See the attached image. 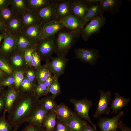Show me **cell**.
Masks as SVG:
<instances>
[{"label":"cell","mask_w":131,"mask_h":131,"mask_svg":"<svg viewBox=\"0 0 131 131\" xmlns=\"http://www.w3.org/2000/svg\"><path fill=\"white\" fill-rule=\"evenodd\" d=\"M5 92H2L0 94V115L2 111L4 110L5 107Z\"/></svg>","instance_id":"47"},{"label":"cell","mask_w":131,"mask_h":131,"mask_svg":"<svg viewBox=\"0 0 131 131\" xmlns=\"http://www.w3.org/2000/svg\"><path fill=\"white\" fill-rule=\"evenodd\" d=\"M3 112L0 117V131H11L13 128L6 118V112L3 110Z\"/></svg>","instance_id":"36"},{"label":"cell","mask_w":131,"mask_h":131,"mask_svg":"<svg viewBox=\"0 0 131 131\" xmlns=\"http://www.w3.org/2000/svg\"><path fill=\"white\" fill-rule=\"evenodd\" d=\"M4 74L3 72L0 69V78L3 77L4 76Z\"/></svg>","instance_id":"54"},{"label":"cell","mask_w":131,"mask_h":131,"mask_svg":"<svg viewBox=\"0 0 131 131\" xmlns=\"http://www.w3.org/2000/svg\"><path fill=\"white\" fill-rule=\"evenodd\" d=\"M72 0H56L55 9L57 21L72 14Z\"/></svg>","instance_id":"13"},{"label":"cell","mask_w":131,"mask_h":131,"mask_svg":"<svg viewBox=\"0 0 131 131\" xmlns=\"http://www.w3.org/2000/svg\"><path fill=\"white\" fill-rule=\"evenodd\" d=\"M82 131H98L87 123L85 124L83 127Z\"/></svg>","instance_id":"50"},{"label":"cell","mask_w":131,"mask_h":131,"mask_svg":"<svg viewBox=\"0 0 131 131\" xmlns=\"http://www.w3.org/2000/svg\"><path fill=\"white\" fill-rule=\"evenodd\" d=\"M100 2L88 5L86 15L82 20V28L84 26L88 21L103 13L100 8Z\"/></svg>","instance_id":"21"},{"label":"cell","mask_w":131,"mask_h":131,"mask_svg":"<svg viewBox=\"0 0 131 131\" xmlns=\"http://www.w3.org/2000/svg\"><path fill=\"white\" fill-rule=\"evenodd\" d=\"M19 92V89H17L15 86L9 87L5 92V104L3 110L8 112L9 111L17 98Z\"/></svg>","instance_id":"17"},{"label":"cell","mask_w":131,"mask_h":131,"mask_svg":"<svg viewBox=\"0 0 131 131\" xmlns=\"http://www.w3.org/2000/svg\"><path fill=\"white\" fill-rule=\"evenodd\" d=\"M14 86V79L13 76L4 79L0 83V87L8 86V87Z\"/></svg>","instance_id":"44"},{"label":"cell","mask_w":131,"mask_h":131,"mask_svg":"<svg viewBox=\"0 0 131 131\" xmlns=\"http://www.w3.org/2000/svg\"><path fill=\"white\" fill-rule=\"evenodd\" d=\"M56 0H51L47 6L37 10L40 24L57 21L55 9Z\"/></svg>","instance_id":"8"},{"label":"cell","mask_w":131,"mask_h":131,"mask_svg":"<svg viewBox=\"0 0 131 131\" xmlns=\"http://www.w3.org/2000/svg\"><path fill=\"white\" fill-rule=\"evenodd\" d=\"M48 112L39 105L34 111L27 122L28 124L42 125Z\"/></svg>","instance_id":"22"},{"label":"cell","mask_w":131,"mask_h":131,"mask_svg":"<svg viewBox=\"0 0 131 131\" xmlns=\"http://www.w3.org/2000/svg\"><path fill=\"white\" fill-rule=\"evenodd\" d=\"M54 112L56 114L57 120L67 122L74 113L63 103L58 105Z\"/></svg>","instance_id":"23"},{"label":"cell","mask_w":131,"mask_h":131,"mask_svg":"<svg viewBox=\"0 0 131 131\" xmlns=\"http://www.w3.org/2000/svg\"><path fill=\"white\" fill-rule=\"evenodd\" d=\"M37 71L33 70L27 71L26 74V78L31 82L35 83V81L36 80Z\"/></svg>","instance_id":"45"},{"label":"cell","mask_w":131,"mask_h":131,"mask_svg":"<svg viewBox=\"0 0 131 131\" xmlns=\"http://www.w3.org/2000/svg\"><path fill=\"white\" fill-rule=\"evenodd\" d=\"M88 5L94 3L100 2L101 0H84Z\"/></svg>","instance_id":"52"},{"label":"cell","mask_w":131,"mask_h":131,"mask_svg":"<svg viewBox=\"0 0 131 131\" xmlns=\"http://www.w3.org/2000/svg\"><path fill=\"white\" fill-rule=\"evenodd\" d=\"M17 15L9 7L0 10V18L6 26Z\"/></svg>","instance_id":"32"},{"label":"cell","mask_w":131,"mask_h":131,"mask_svg":"<svg viewBox=\"0 0 131 131\" xmlns=\"http://www.w3.org/2000/svg\"><path fill=\"white\" fill-rule=\"evenodd\" d=\"M3 39L0 53L5 56L10 55L16 50V34L6 32Z\"/></svg>","instance_id":"12"},{"label":"cell","mask_w":131,"mask_h":131,"mask_svg":"<svg viewBox=\"0 0 131 131\" xmlns=\"http://www.w3.org/2000/svg\"><path fill=\"white\" fill-rule=\"evenodd\" d=\"M41 59L37 50L33 51L32 54L31 65L37 71L42 66Z\"/></svg>","instance_id":"38"},{"label":"cell","mask_w":131,"mask_h":131,"mask_svg":"<svg viewBox=\"0 0 131 131\" xmlns=\"http://www.w3.org/2000/svg\"><path fill=\"white\" fill-rule=\"evenodd\" d=\"M13 65L17 67L22 66L24 63L23 52L16 50L10 55Z\"/></svg>","instance_id":"33"},{"label":"cell","mask_w":131,"mask_h":131,"mask_svg":"<svg viewBox=\"0 0 131 131\" xmlns=\"http://www.w3.org/2000/svg\"><path fill=\"white\" fill-rule=\"evenodd\" d=\"M51 59L46 63L48 68L53 76L58 78L64 73L68 59L66 57L61 56L52 57Z\"/></svg>","instance_id":"7"},{"label":"cell","mask_w":131,"mask_h":131,"mask_svg":"<svg viewBox=\"0 0 131 131\" xmlns=\"http://www.w3.org/2000/svg\"><path fill=\"white\" fill-rule=\"evenodd\" d=\"M118 128L121 131H131V128L126 126L122 120L119 121L118 125Z\"/></svg>","instance_id":"46"},{"label":"cell","mask_w":131,"mask_h":131,"mask_svg":"<svg viewBox=\"0 0 131 131\" xmlns=\"http://www.w3.org/2000/svg\"><path fill=\"white\" fill-rule=\"evenodd\" d=\"M6 32V26L0 18V32L2 34H4Z\"/></svg>","instance_id":"51"},{"label":"cell","mask_w":131,"mask_h":131,"mask_svg":"<svg viewBox=\"0 0 131 131\" xmlns=\"http://www.w3.org/2000/svg\"><path fill=\"white\" fill-rule=\"evenodd\" d=\"M70 101L74 105L77 115L88 121L91 124L94 128L96 129V125L91 121L89 115V111L93 105L92 101L88 100L86 98L80 100L71 98Z\"/></svg>","instance_id":"5"},{"label":"cell","mask_w":131,"mask_h":131,"mask_svg":"<svg viewBox=\"0 0 131 131\" xmlns=\"http://www.w3.org/2000/svg\"><path fill=\"white\" fill-rule=\"evenodd\" d=\"M65 28L64 25L58 21L42 24L41 26L40 40L55 35Z\"/></svg>","instance_id":"11"},{"label":"cell","mask_w":131,"mask_h":131,"mask_svg":"<svg viewBox=\"0 0 131 131\" xmlns=\"http://www.w3.org/2000/svg\"><path fill=\"white\" fill-rule=\"evenodd\" d=\"M58 78L53 76L52 83L49 89V92L52 95L56 97L60 93L61 89Z\"/></svg>","instance_id":"35"},{"label":"cell","mask_w":131,"mask_h":131,"mask_svg":"<svg viewBox=\"0 0 131 131\" xmlns=\"http://www.w3.org/2000/svg\"><path fill=\"white\" fill-rule=\"evenodd\" d=\"M115 98L111 100L110 108L112 110L111 114H117L129 103L130 100L121 96L119 93H115Z\"/></svg>","instance_id":"20"},{"label":"cell","mask_w":131,"mask_h":131,"mask_svg":"<svg viewBox=\"0 0 131 131\" xmlns=\"http://www.w3.org/2000/svg\"><path fill=\"white\" fill-rule=\"evenodd\" d=\"M14 86L17 89H19L20 85L24 78V73L22 71L16 72L14 74Z\"/></svg>","instance_id":"39"},{"label":"cell","mask_w":131,"mask_h":131,"mask_svg":"<svg viewBox=\"0 0 131 131\" xmlns=\"http://www.w3.org/2000/svg\"><path fill=\"white\" fill-rule=\"evenodd\" d=\"M56 119V115L54 112L48 113L42 124L46 131H54Z\"/></svg>","instance_id":"28"},{"label":"cell","mask_w":131,"mask_h":131,"mask_svg":"<svg viewBox=\"0 0 131 131\" xmlns=\"http://www.w3.org/2000/svg\"><path fill=\"white\" fill-rule=\"evenodd\" d=\"M87 123L74 113L67 122L71 131H82L83 127Z\"/></svg>","instance_id":"27"},{"label":"cell","mask_w":131,"mask_h":131,"mask_svg":"<svg viewBox=\"0 0 131 131\" xmlns=\"http://www.w3.org/2000/svg\"><path fill=\"white\" fill-rule=\"evenodd\" d=\"M36 84L33 82L26 78H24L19 88L20 91L22 92H33Z\"/></svg>","instance_id":"34"},{"label":"cell","mask_w":131,"mask_h":131,"mask_svg":"<svg viewBox=\"0 0 131 131\" xmlns=\"http://www.w3.org/2000/svg\"><path fill=\"white\" fill-rule=\"evenodd\" d=\"M9 6L16 14L20 15L28 10L25 0H10Z\"/></svg>","instance_id":"29"},{"label":"cell","mask_w":131,"mask_h":131,"mask_svg":"<svg viewBox=\"0 0 131 131\" xmlns=\"http://www.w3.org/2000/svg\"><path fill=\"white\" fill-rule=\"evenodd\" d=\"M4 36V34H0V43L1 41L3 39Z\"/></svg>","instance_id":"53"},{"label":"cell","mask_w":131,"mask_h":131,"mask_svg":"<svg viewBox=\"0 0 131 131\" xmlns=\"http://www.w3.org/2000/svg\"><path fill=\"white\" fill-rule=\"evenodd\" d=\"M51 74L50 72L47 63L40 68L37 71L36 81L37 83H43L50 76Z\"/></svg>","instance_id":"31"},{"label":"cell","mask_w":131,"mask_h":131,"mask_svg":"<svg viewBox=\"0 0 131 131\" xmlns=\"http://www.w3.org/2000/svg\"><path fill=\"white\" fill-rule=\"evenodd\" d=\"M39 99L33 92L20 91L17 98L8 112L7 120L13 128H18L27 122L39 105Z\"/></svg>","instance_id":"1"},{"label":"cell","mask_w":131,"mask_h":131,"mask_svg":"<svg viewBox=\"0 0 131 131\" xmlns=\"http://www.w3.org/2000/svg\"><path fill=\"white\" fill-rule=\"evenodd\" d=\"M20 15L24 28L40 24L36 11L28 10Z\"/></svg>","instance_id":"19"},{"label":"cell","mask_w":131,"mask_h":131,"mask_svg":"<svg viewBox=\"0 0 131 131\" xmlns=\"http://www.w3.org/2000/svg\"><path fill=\"white\" fill-rule=\"evenodd\" d=\"M24 28L20 15H17L11 19L6 26V32L16 34L21 32Z\"/></svg>","instance_id":"25"},{"label":"cell","mask_w":131,"mask_h":131,"mask_svg":"<svg viewBox=\"0 0 131 131\" xmlns=\"http://www.w3.org/2000/svg\"><path fill=\"white\" fill-rule=\"evenodd\" d=\"M53 76L51 75L43 83V84L48 91L49 89L50 86L53 80Z\"/></svg>","instance_id":"49"},{"label":"cell","mask_w":131,"mask_h":131,"mask_svg":"<svg viewBox=\"0 0 131 131\" xmlns=\"http://www.w3.org/2000/svg\"><path fill=\"white\" fill-rule=\"evenodd\" d=\"M18 128H13L12 130L11 131H18Z\"/></svg>","instance_id":"55"},{"label":"cell","mask_w":131,"mask_h":131,"mask_svg":"<svg viewBox=\"0 0 131 131\" xmlns=\"http://www.w3.org/2000/svg\"><path fill=\"white\" fill-rule=\"evenodd\" d=\"M106 19L103 13L94 18L84 27L81 28V35L83 39L87 41L93 34L98 32L104 25Z\"/></svg>","instance_id":"4"},{"label":"cell","mask_w":131,"mask_h":131,"mask_svg":"<svg viewBox=\"0 0 131 131\" xmlns=\"http://www.w3.org/2000/svg\"><path fill=\"white\" fill-rule=\"evenodd\" d=\"M42 25L24 28L21 32L31 40L37 43L40 40Z\"/></svg>","instance_id":"24"},{"label":"cell","mask_w":131,"mask_h":131,"mask_svg":"<svg viewBox=\"0 0 131 131\" xmlns=\"http://www.w3.org/2000/svg\"><path fill=\"white\" fill-rule=\"evenodd\" d=\"M74 52L76 58L79 59L82 62L93 65L100 56L99 51L93 49H76Z\"/></svg>","instance_id":"9"},{"label":"cell","mask_w":131,"mask_h":131,"mask_svg":"<svg viewBox=\"0 0 131 131\" xmlns=\"http://www.w3.org/2000/svg\"><path fill=\"white\" fill-rule=\"evenodd\" d=\"M33 92L35 95L39 98L49 93L48 90L42 83H37Z\"/></svg>","instance_id":"37"},{"label":"cell","mask_w":131,"mask_h":131,"mask_svg":"<svg viewBox=\"0 0 131 131\" xmlns=\"http://www.w3.org/2000/svg\"><path fill=\"white\" fill-rule=\"evenodd\" d=\"M0 69L2 71L8 74H11L13 70L11 67L3 59L0 58Z\"/></svg>","instance_id":"41"},{"label":"cell","mask_w":131,"mask_h":131,"mask_svg":"<svg viewBox=\"0 0 131 131\" xmlns=\"http://www.w3.org/2000/svg\"><path fill=\"white\" fill-rule=\"evenodd\" d=\"M51 0H25L28 10L37 11L48 5Z\"/></svg>","instance_id":"30"},{"label":"cell","mask_w":131,"mask_h":131,"mask_svg":"<svg viewBox=\"0 0 131 131\" xmlns=\"http://www.w3.org/2000/svg\"><path fill=\"white\" fill-rule=\"evenodd\" d=\"M55 98L52 95L39 99V105L48 112L54 111L58 105L55 101Z\"/></svg>","instance_id":"26"},{"label":"cell","mask_w":131,"mask_h":131,"mask_svg":"<svg viewBox=\"0 0 131 131\" xmlns=\"http://www.w3.org/2000/svg\"><path fill=\"white\" fill-rule=\"evenodd\" d=\"M55 35L39 40L36 46V50L41 59L49 62L54 52L56 46Z\"/></svg>","instance_id":"3"},{"label":"cell","mask_w":131,"mask_h":131,"mask_svg":"<svg viewBox=\"0 0 131 131\" xmlns=\"http://www.w3.org/2000/svg\"><path fill=\"white\" fill-rule=\"evenodd\" d=\"M21 131H46L42 125L28 124Z\"/></svg>","instance_id":"43"},{"label":"cell","mask_w":131,"mask_h":131,"mask_svg":"<svg viewBox=\"0 0 131 131\" xmlns=\"http://www.w3.org/2000/svg\"><path fill=\"white\" fill-rule=\"evenodd\" d=\"M10 0H0V10L9 6Z\"/></svg>","instance_id":"48"},{"label":"cell","mask_w":131,"mask_h":131,"mask_svg":"<svg viewBox=\"0 0 131 131\" xmlns=\"http://www.w3.org/2000/svg\"><path fill=\"white\" fill-rule=\"evenodd\" d=\"M54 131H71L67 122L56 120Z\"/></svg>","instance_id":"40"},{"label":"cell","mask_w":131,"mask_h":131,"mask_svg":"<svg viewBox=\"0 0 131 131\" xmlns=\"http://www.w3.org/2000/svg\"><path fill=\"white\" fill-rule=\"evenodd\" d=\"M88 6L84 0H73L72 14L82 20L86 15Z\"/></svg>","instance_id":"18"},{"label":"cell","mask_w":131,"mask_h":131,"mask_svg":"<svg viewBox=\"0 0 131 131\" xmlns=\"http://www.w3.org/2000/svg\"><path fill=\"white\" fill-rule=\"evenodd\" d=\"M58 21L71 31H75L82 28V21L72 14L64 17Z\"/></svg>","instance_id":"15"},{"label":"cell","mask_w":131,"mask_h":131,"mask_svg":"<svg viewBox=\"0 0 131 131\" xmlns=\"http://www.w3.org/2000/svg\"><path fill=\"white\" fill-rule=\"evenodd\" d=\"M120 0H101L100 3L102 12H106L114 15L118 13L122 3Z\"/></svg>","instance_id":"14"},{"label":"cell","mask_w":131,"mask_h":131,"mask_svg":"<svg viewBox=\"0 0 131 131\" xmlns=\"http://www.w3.org/2000/svg\"><path fill=\"white\" fill-rule=\"evenodd\" d=\"M123 115V111H120L116 115L112 118L100 117L97 124L100 128V131H118V123Z\"/></svg>","instance_id":"10"},{"label":"cell","mask_w":131,"mask_h":131,"mask_svg":"<svg viewBox=\"0 0 131 131\" xmlns=\"http://www.w3.org/2000/svg\"><path fill=\"white\" fill-rule=\"evenodd\" d=\"M36 49V47L28 49L23 52V55L25 61L27 63L31 66L32 54L33 51Z\"/></svg>","instance_id":"42"},{"label":"cell","mask_w":131,"mask_h":131,"mask_svg":"<svg viewBox=\"0 0 131 131\" xmlns=\"http://www.w3.org/2000/svg\"><path fill=\"white\" fill-rule=\"evenodd\" d=\"M37 43L29 39L21 32L16 34V50L23 52L28 49L36 47Z\"/></svg>","instance_id":"16"},{"label":"cell","mask_w":131,"mask_h":131,"mask_svg":"<svg viewBox=\"0 0 131 131\" xmlns=\"http://www.w3.org/2000/svg\"><path fill=\"white\" fill-rule=\"evenodd\" d=\"M80 29L75 31L63 30L57 33L54 52L57 56L66 57L81 35Z\"/></svg>","instance_id":"2"},{"label":"cell","mask_w":131,"mask_h":131,"mask_svg":"<svg viewBox=\"0 0 131 131\" xmlns=\"http://www.w3.org/2000/svg\"></svg>","instance_id":"57"},{"label":"cell","mask_w":131,"mask_h":131,"mask_svg":"<svg viewBox=\"0 0 131 131\" xmlns=\"http://www.w3.org/2000/svg\"><path fill=\"white\" fill-rule=\"evenodd\" d=\"M99 93L100 97L96 110L93 115L95 118H97L105 114H109L110 110L109 105L111 99V92L109 90L105 92L103 90H100Z\"/></svg>","instance_id":"6"},{"label":"cell","mask_w":131,"mask_h":131,"mask_svg":"<svg viewBox=\"0 0 131 131\" xmlns=\"http://www.w3.org/2000/svg\"><path fill=\"white\" fill-rule=\"evenodd\" d=\"M3 90V87H0V94L3 92L2 91Z\"/></svg>","instance_id":"56"}]
</instances>
